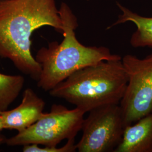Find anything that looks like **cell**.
Masks as SVG:
<instances>
[{"instance_id": "1", "label": "cell", "mask_w": 152, "mask_h": 152, "mask_svg": "<svg viewBox=\"0 0 152 152\" xmlns=\"http://www.w3.org/2000/svg\"><path fill=\"white\" fill-rule=\"evenodd\" d=\"M44 26L63 33L55 0H0V58L37 81L41 68L31 52V37Z\"/></svg>"}, {"instance_id": "2", "label": "cell", "mask_w": 152, "mask_h": 152, "mask_svg": "<svg viewBox=\"0 0 152 152\" xmlns=\"http://www.w3.org/2000/svg\"><path fill=\"white\" fill-rule=\"evenodd\" d=\"M64 29V39L53 41L47 48L38 50L35 59L41 66V72L37 86L49 91L76 71L102 61L121 60L119 55L112 54L104 46H86L76 38L77 19L70 7L62 3L59 10Z\"/></svg>"}, {"instance_id": "3", "label": "cell", "mask_w": 152, "mask_h": 152, "mask_svg": "<svg viewBox=\"0 0 152 152\" xmlns=\"http://www.w3.org/2000/svg\"><path fill=\"white\" fill-rule=\"evenodd\" d=\"M121 60L102 61L83 68L50 90L49 94L64 99L86 113L104 105L120 104L128 82Z\"/></svg>"}, {"instance_id": "4", "label": "cell", "mask_w": 152, "mask_h": 152, "mask_svg": "<svg viewBox=\"0 0 152 152\" xmlns=\"http://www.w3.org/2000/svg\"><path fill=\"white\" fill-rule=\"evenodd\" d=\"M85 112L77 107L69 109L53 104L49 113H44L34 124L15 136L6 139L9 146L35 144L57 147L64 140L75 138L81 130Z\"/></svg>"}, {"instance_id": "5", "label": "cell", "mask_w": 152, "mask_h": 152, "mask_svg": "<svg viewBox=\"0 0 152 152\" xmlns=\"http://www.w3.org/2000/svg\"><path fill=\"white\" fill-rule=\"evenodd\" d=\"M125 126L120 104L98 107L84 118L81 138L76 144L79 152H114L124 136Z\"/></svg>"}, {"instance_id": "6", "label": "cell", "mask_w": 152, "mask_h": 152, "mask_svg": "<svg viewBox=\"0 0 152 152\" xmlns=\"http://www.w3.org/2000/svg\"><path fill=\"white\" fill-rule=\"evenodd\" d=\"M121 60L128 78L120 103L127 127L152 112V53L142 59L126 55Z\"/></svg>"}, {"instance_id": "7", "label": "cell", "mask_w": 152, "mask_h": 152, "mask_svg": "<svg viewBox=\"0 0 152 152\" xmlns=\"http://www.w3.org/2000/svg\"><path fill=\"white\" fill-rule=\"evenodd\" d=\"M45 102L34 90H24L22 102L16 108L1 112L4 129L15 130L18 132L34 124L44 113Z\"/></svg>"}, {"instance_id": "8", "label": "cell", "mask_w": 152, "mask_h": 152, "mask_svg": "<svg viewBox=\"0 0 152 152\" xmlns=\"http://www.w3.org/2000/svg\"><path fill=\"white\" fill-rule=\"evenodd\" d=\"M114 152H152V112L126 127Z\"/></svg>"}, {"instance_id": "9", "label": "cell", "mask_w": 152, "mask_h": 152, "mask_svg": "<svg viewBox=\"0 0 152 152\" xmlns=\"http://www.w3.org/2000/svg\"><path fill=\"white\" fill-rule=\"evenodd\" d=\"M122 14L118 16L117 21L112 26L131 22L136 26V31L130 38L131 45L135 48H152V17H145L138 15L117 3Z\"/></svg>"}, {"instance_id": "10", "label": "cell", "mask_w": 152, "mask_h": 152, "mask_svg": "<svg viewBox=\"0 0 152 152\" xmlns=\"http://www.w3.org/2000/svg\"><path fill=\"white\" fill-rule=\"evenodd\" d=\"M25 80L21 75H8L0 73V110L3 112L18 97Z\"/></svg>"}, {"instance_id": "11", "label": "cell", "mask_w": 152, "mask_h": 152, "mask_svg": "<svg viewBox=\"0 0 152 152\" xmlns=\"http://www.w3.org/2000/svg\"><path fill=\"white\" fill-rule=\"evenodd\" d=\"M77 150L75 138L67 140V142L63 147H39L37 144H32L25 145L23 148L24 152H74Z\"/></svg>"}, {"instance_id": "12", "label": "cell", "mask_w": 152, "mask_h": 152, "mask_svg": "<svg viewBox=\"0 0 152 152\" xmlns=\"http://www.w3.org/2000/svg\"><path fill=\"white\" fill-rule=\"evenodd\" d=\"M3 129H4L3 119H2V114H1V113H0V131H1Z\"/></svg>"}, {"instance_id": "13", "label": "cell", "mask_w": 152, "mask_h": 152, "mask_svg": "<svg viewBox=\"0 0 152 152\" xmlns=\"http://www.w3.org/2000/svg\"><path fill=\"white\" fill-rule=\"evenodd\" d=\"M6 139H7L6 138L4 135L0 134V144H3L4 142H6Z\"/></svg>"}, {"instance_id": "14", "label": "cell", "mask_w": 152, "mask_h": 152, "mask_svg": "<svg viewBox=\"0 0 152 152\" xmlns=\"http://www.w3.org/2000/svg\"><path fill=\"white\" fill-rule=\"evenodd\" d=\"M1 112H2V111H1V110H0V113H1Z\"/></svg>"}]
</instances>
